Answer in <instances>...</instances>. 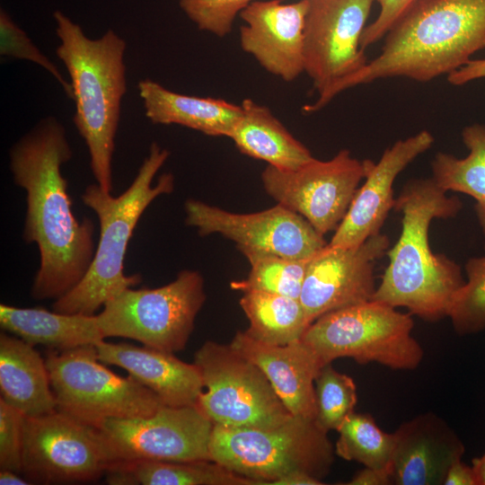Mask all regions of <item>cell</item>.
I'll return each instance as SVG.
<instances>
[{
  "label": "cell",
  "instance_id": "1",
  "mask_svg": "<svg viewBox=\"0 0 485 485\" xmlns=\"http://www.w3.org/2000/svg\"><path fill=\"white\" fill-rule=\"evenodd\" d=\"M64 127L55 118L40 121L10 150L14 183L26 191L22 238L36 243L40 268L31 295L36 300L61 297L84 278L95 252L94 225L72 211L61 166L72 157Z\"/></svg>",
  "mask_w": 485,
  "mask_h": 485
},
{
  "label": "cell",
  "instance_id": "2",
  "mask_svg": "<svg viewBox=\"0 0 485 485\" xmlns=\"http://www.w3.org/2000/svg\"><path fill=\"white\" fill-rule=\"evenodd\" d=\"M384 38L380 53L334 86L317 110L357 85L390 77L425 83L461 68L485 48V0H415Z\"/></svg>",
  "mask_w": 485,
  "mask_h": 485
},
{
  "label": "cell",
  "instance_id": "3",
  "mask_svg": "<svg viewBox=\"0 0 485 485\" xmlns=\"http://www.w3.org/2000/svg\"><path fill=\"white\" fill-rule=\"evenodd\" d=\"M462 207L459 198L448 196L432 177L412 179L403 186L393 206L401 214V231L386 252L389 263L373 300L405 307L428 322L448 316L465 281L454 260L432 251L428 233L433 219L454 217Z\"/></svg>",
  "mask_w": 485,
  "mask_h": 485
},
{
  "label": "cell",
  "instance_id": "4",
  "mask_svg": "<svg viewBox=\"0 0 485 485\" xmlns=\"http://www.w3.org/2000/svg\"><path fill=\"white\" fill-rule=\"evenodd\" d=\"M57 56L69 74L75 103L74 124L84 139L97 184L112 192V157L121 100L127 92L126 42L113 30L99 39L60 11L54 12Z\"/></svg>",
  "mask_w": 485,
  "mask_h": 485
},
{
  "label": "cell",
  "instance_id": "5",
  "mask_svg": "<svg viewBox=\"0 0 485 485\" xmlns=\"http://www.w3.org/2000/svg\"><path fill=\"white\" fill-rule=\"evenodd\" d=\"M169 154L167 149L153 143L134 181L118 197H113L98 184L85 188L81 198L99 219L98 245L84 278L70 291L56 299L53 311L94 315L108 301L141 282L139 274L128 276L124 273V260L128 242L144 211L157 197L173 190L174 178L171 173L161 175L156 184L152 185Z\"/></svg>",
  "mask_w": 485,
  "mask_h": 485
},
{
  "label": "cell",
  "instance_id": "6",
  "mask_svg": "<svg viewBox=\"0 0 485 485\" xmlns=\"http://www.w3.org/2000/svg\"><path fill=\"white\" fill-rule=\"evenodd\" d=\"M334 453L328 432L315 419L294 415L269 428L214 425L209 443L211 461L258 485L295 471L322 481Z\"/></svg>",
  "mask_w": 485,
  "mask_h": 485
},
{
  "label": "cell",
  "instance_id": "7",
  "mask_svg": "<svg viewBox=\"0 0 485 485\" xmlns=\"http://www.w3.org/2000/svg\"><path fill=\"white\" fill-rule=\"evenodd\" d=\"M410 313L376 300L327 313L312 322L302 340L322 366L340 357L375 362L395 370H412L424 351L412 336Z\"/></svg>",
  "mask_w": 485,
  "mask_h": 485
},
{
  "label": "cell",
  "instance_id": "8",
  "mask_svg": "<svg viewBox=\"0 0 485 485\" xmlns=\"http://www.w3.org/2000/svg\"><path fill=\"white\" fill-rule=\"evenodd\" d=\"M57 410L99 428L110 419L154 413L160 398L130 375L121 377L100 361L95 345L49 349L45 357Z\"/></svg>",
  "mask_w": 485,
  "mask_h": 485
},
{
  "label": "cell",
  "instance_id": "9",
  "mask_svg": "<svg viewBox=\"0 0 485 485\" xmlns=\"http://www.w3.org/2000/svg\"><path fill=\"white\" fill-rule=\"evenodd\" d=\"M205 301L202 276L185 269L156 288L125 289L108 301L95 318L104 339L127 338L175 353L184 349Z\"/></svg>",
  "mask_w": 485,
  "mask_h": 485
},
{
  "label": "cell",
  "instance_id": "10",
  "mask_svg": "<svg viewBox=\"0 0 485 485\" xmlns=\"http://www.w3.org/2000/svg\"><path fill=\"white\" fill-rule=\"evenodd\" d=\"M194 364L207 389L197 406L214 425L269 428L293 416L262 370L230 344L205 342Z\"/></svg>",
  "mask_w": 485,
  "mask_h": 485
},
{
  "label": "cell",
  "instance_id": "11",
  "mask_svg": "<svg viewBox=\"0 0 485 485\" xmlns=\"http://www.w3.org/2000/svg\"><path fill=\"white\" fill-rule=\"evenodd\" d=\"M114 463L101 431L58 410L24 417L22 472L31 483L92 481Z\"/></svg>",
  "mask_w": 485,
  "mask_h": 485
},
{
  "label": "cell",
  "instance_id": "12",
  "mask_svg": "<svg viewBox=\"0 0 485 485\" xmlns=\"http://www.w3.org/2000/svg\"><path fill=\"white\" fill-rule=\"evenodd\" d=\"M372 163L341 149L330 160L313 157L293 170L268 165L261 181L278 204L301 215L324 235L341 223Z\"/></svg>",
  "mask_w": 485,
  "mask_h": 485
},
{
  "label": "cell",
  "instance_id": "13",
  "mask_svg": "<svg viewBox=\"0 0 485 485\" xmlns=\"http://www.w3.org/2000/svg\"><path fill=\"white\" fill-rule=\"evenodd\" d=\"M213 428L214 423L197 405H162L147 417L110 419L98 428L117 463L211 461L209 443Z\"/></svg>",
  "mask_w": 485,
  "mask_h": 485
},
{
  "label": "cell",
  "instance_id": "14",
  "mask_svg": "<svg viewBox=\"0 0 485 485\" xmlns=\"http://www.w3.org/2000/svg\"><path fill=\"white\" fill-rule=\"evenodd\" d=\"M304 31V73L321 102L368 59L360 39L375 0H308Z\"/></svg>",
  "mask_w": 485,
  "mask_h": 485
},
{
  "label": "cell",
  "instance_id": "15",
  "mask_svg": "<svg viewBox=\"0 0 485 485\" xmlns=\"http://www.w3.org/2000/svg\"><path fill=\"white\" fill-rule=\"evenodd\" d=\"M185 211L186 224L196 227L200 235L220 234L236 242L239 250L304 259L328 243L304 217L280 204L256 213L238 214L189 199Z\"/></svg>",
  "mask_w": 485,
  "mask_h": 485
},
{
  "label": "cell",
  "instance_id": "16",
  "mask_svg": "<svg viewBox=\"0 0 485 485\" xmlns=\"http://www.w3.org/2000/svg\"><path fill=\"white\" fill-rule=\"evenodd\" d=\"M390 239L379 233L352 248L328 243L311 259L299 300L311 324L320 316L372 300L375 264L386 254Z\"/></svg>",
  "mask_w": 485,
  "mask_h": 485
},
{
  "label": "cell",
  "instance_id": "17",
  "mask_svg": "<svg viewBox=\"0 0 485 485\" xmlns=\"http://www.w3.org/2000/svg\"><path fill=\"white\" fill-rule=\"evenodd\" d=\"M256 0L240 13L241 48L269 74L291 82L304 72V31L308 0Z\"/></svg>",
  "mask_w": 485,
  "mask_h": 485
},
{
  "label": "cell",
  "instance_id": "18",
  "mask_svg": "<svg viewBox=\"0 0 485 485\" xmlns=\"http://www.w3.org/2000/svg\"><path fill=\"white\" fill-rule=\"evenodd\" d=\"M434 144V137L422 130L386 148L377 163H372L349 208L328 244L335 248L358 246L381 228L393 208V183L397 176Z\"/></svg>",
  "mask_w": 485,
  "mask_h": 485
},
{
  "label": "cell",
  "instance_id": "19",
  "mask_svg": "<svg viewBox=\"0 0 485 485\" xmlns=\"http://www.w3.org/2000/svg\"><path fill=\"white\" fill-rule=\"evenodd\" d=\"M393 436L391 464L396 485H441L465 451L455 432L430 411L401 424Z\"/></svg>",
  "mask_w": 485,
  "mask_h": 485
},
{
  "label": "cell",
  "instance_id": "20",
  "mask_svg": "<svg viewBox=\"0 0 485 485\" xmlns=\"http://www.w3.org/2000/svg\"><path fill=\"white\" fill-rule=\"evenodd\" d=\"M230 345L262 370L292 415L315 419L314 384L322 366L302 340L270 345L238 331Z\"/></svg>",
  "mask_w": 485,
  "mask_h": 485
},
{
  "label": "cell",
  "instance_id": "21",
  "mask_svg": "<svg viewBox=\"0 0 485 485\" xmlns=\"http://www.w3.org/2000/svg\"><path fill=\"white\" fill-rule=\"evenodd\" d=\"M96 349L100 361L126 370L128 375L154 392L164 405H197L203 392L199 368L180 360L174 353L104 340L96 345Z\"/></svg>",
  "mask_w": 485,
  "mask_h": 485
},
{
  "label": "cell",
  "instance_id": "22",
  "mask_svg": "<svg viewBox=\"0 0 485 485\" xmlns=\"http://www.w3.org/2000/svg\"><path fill=\"white\" fill-rule=\"evenodd\" d=\"M138 92L146 116L154 124H175L207 136L229 137L242 114L241 104L175 93L148 78L138 83Z\"/></svg>",
  "mask_w": 485,
  "mask_h": 485
},
{
  "label": "cell",
  "instance_id": "23",
  "mask_svg": "<svg viewBox=\"0 0 485 485\" xmlns=\"http://www.w3.org/2000/svg\"><path fill=\"white\" fill-rule=\"evenodd\" d=\"M0 391L25 417L57 410L45 358L34 346L6 332L0 334Z\"/></svg>",
  "mask_w": 485,
  "mask_h": 485
},
{
  "label": "cell",
  "instance_id": "24",
  "mask_svg": "<svg viewBox=\"0 0 485 485\" xmlns=\"http://www.w3.org/2000/svg\"><path fill=\"white\" fill-rule=\"evenodd\" d=\"M1 328L35 346L67 350L104 340L94 315L67 314L42 307L0 304Z\"/></svg>",
  "mask_w": 485,
  "mask_h": 485
},
{
  "label": "cell",
  "instance_id": "25",
  "mask_svg": "<svg viewBox=\"0 0 485 485\" xmlns=\"http://www.w3.org/2000/svg\"><path fill=\"white\" fill-rule=\"evenodd\" d=\"M241 107L229 136L241 153L281 170L298 168L313 158L268 107L251 99H244Z\"/></svg>",
  "mask_w": 485,
  "mask_h": 485
},
{
  "label": "cell",
  "instance_id": "26",
  "mask_svg": "<svg viewBox=\"0 0 485 485\" xmlns=\"http://www.w3.org/2000/svg\"><path fill=\"white\" fill-rule=\"evenodd\" d=\"M105 481L110 485H258L210 460L117 463L106 472Z\"/></svg>",
  "mask_w": 485,
  "mask_h": 485
},
{
  "label": "cell",
  "instance_id": "27",
  "mask_svg": "<svg viewBox=\"0 0 485 485\" xmlns=\"http://www.w3.org/2000/svg\"><path fill=\"white\" fill-rule=\"evenodd\" d=\"M469 150L463 158L438 152L431 162L432 179L444 190L455 191L475 199V212L485 236V125L472 124L462 131Z\"/></svg>",
  "mask_w": 485,
  "mask_h": 485
},
{
  "label": "cell",
  "instance_id": "28",
  "mask_svg": "<svg viewBox=\"0 0 485 485\" xmlns=\"http://www.w3.org/2000/svg\"><path fill=\"white\" fill-rule=\"evenodd\" d=\"M240 305L249 320L245 332L270 345H287L302 339L310 323L299 299L263 291H247Z\"/></svg>",
  "mask_w": 485,
  "mask_h": 485
},
{
  "label": "cell",
  "instance_id": "29",
  "mask_svg": "<svg viewBox=\"0 0 485 485\" xmlns=\"http://www.w3.org/2000/svg\"><path fill=\"white\" fill-rule=\"evenodd\" d=\"M240 251L250 262L251 270L245 279L231 283L233 289L263 291L299 299L313 256L296 259L261 251Z\"/></svg>",
  "mask_w": 485,
  "mask_h": 485
},
{
  "label": "cell",
  "instance_id": "30",
  "mask_svg": "<svg viewBox=\"0 0 485 485\" xmlns=\"http://www.w3.org/2000/svg\"><path fill=\"white\" fill-rule=\"evenodd\" d=\"M338 433L334 450L339 457L358 462L366 467L383 468L391 464L393 433L382 430L371 415L352 412Z\"/></svg>",
  "mask_w": 485,
  "mask_h": 485
},
{
  "label": "cell",
  "instance_id": "31",
  "mask_svg": "<svg viewBox=\"0 0 485 485\" xmlns=\"http://www.w3.org/2000/svg\"><path fill=\"white\" fill-rule=\"evenodd\" d=\"M314 385L317 424L327 432L338 431L357 401L354 380L330 363L321 367Z\"/></svg>",
  "mask_w": 485,
  "mask_h": 485
},
{
  "label": "cell",
  "instance_id": "32",
  "mask_svg": "<svg viewBox=\"0 0 485 485\" xmlns=\"http://www.w3.org/2000/svg\"><path fill=\"white\" fill-rule=\"evenodd\" d=\"M467 281L455 294L448 316L458 335L485 331V254L465 263Z\"/></svg>",
  "mask_w": 485,
  "mask_h": 485
},
{
  "label": "cell",
  "instance_id": "33",
  "mask_svg": "<svg viewBox=\"0 0 485 485\" xmlns=\"http://www.w3.org/2000/svg\"><path fill=\"white\" fill-rule=\"evenodd\" d=\"M0 55L26 59L40 66L57 81L66 96L73 99L70 82L66 81L57 66L38 48L26 32L3 9L0 12Z\"/></svg>",
  "mask_w": 485,
  "mask_h": 485
},
{
  "label": "cell",
  "instance_id": "34",
  "mask_svg": "<svg viewBox=\"0 0 485 485\" xmlns=\"http://www.w3.org/2000/svg\"><path fill=\"white\" fill-rule=\"evenodd\" d=\"M256 0H179L180 6L197 27L217 37L232 31L235 18Z\"/></svg>",
  "mask_w": 485,
  "mask_h": 485
},
{
  "label": "cell",
  "instance_id": "35",
  "mask_svg": "<svg viewBox=\"0 0 485 485\" xmlns=\"http://www.w3.org/2000/svg\"><path fill=\"white\" fill-rule=\"evenodd\" d=\"M24 415L0 399V470L22 472Z\"/></svg>",
  "mask_w": 485,
  "mask_h": 485
},
{
  "label": "cell",
  "instance_id": "36",
  "mask_svg": "<svg viewBox=\"0 0 485 485\" xmlns=\"http://www.w3.org/2000/svg\"><path fill=\"white\" fill-rule=\"evenodd\" d=\"M379 4L376 18L364 29L360 47L366 49L383 39L400 16L415 0H375Z\"/></svg>",
  "mask_w": 485,
  "mask_h": 485
},
{
  "label": "cell",
  "instance_id": "37",
  "mask_svg": "<svg viewBox=\"0 0 485 485\" xmlns=\"http://www.w3.org/2000/svg\"><path fill=\"white\" fill-rule=\"evenodd\" d=\"M348 485L392 484V464L383 468L366 467L357 472L347 483Z\"/></svg>",
  "mask_w": 485,
  "mask_h": 485
},
{
  "label": "cell",
  "instance_id": "38",
  "mask_svg": "<svg viewBox=\"0 0 485 485\" xmlns=\"http://www.w3.org/2000/svg\"><path fill=\"white\" fill-rule=\"evenodd\" d=\"M481 78H485V58L471 59L447 75L448 82L453 85H463Z\"/></svg>",
  "mask_w": 485,
  "mask_h": 485
},
{
  "label": "cell",
  "instance_id": "39",
  "mask_svg": "<svg viewBox=\"0 0 485 485\" xmlns=\"http://www.w3.org/2000/svg\"><path fill=\"white\" fill-rule=\"evenodd\" d=\"M443 485H478V481L472 466L458 460L449 467Z\"/></svg>",
  "mask_w": 485,
  "mask_h": 485
},
{
  "label": "cell",
  "instance_id": "40",
  "mask_svg": "<svg viewBox=\"0 0 485 485\" xmlns=\"http://www.w3.org/2000/svg\"><path fill=\"white\" fill-rule=\"evenodd\" d=\"M322 481L312 476L311 474L295 471L289 472L275 480L270 485H322Z\"/></svg>",
  "mask_w": 485,
  "mask_h": 485
},
{
  "label": "cell",
  "instance_id": "41",
  "mask_svg": "<svg viewBox=\"0 0 485 485\" xmlns=\"http://www.w3.org/2000/svg\"><path fill=\"white\" fill-rule=\"evenodd\" d=\"M1 485H28L32 484L26 478H22L18 472L9 470H0Z\"/></svg>",
  "mask_w": 485,
  "mask_h": 485
},
{
  "label": "cell",
  "instance_id": "42",
  "mask_svg": "<svg viewBox=\"0 0 485 485\" xmlns=\"http://www.w3.org/2000/svg\"><path fill=\"white\" fill-rule=\"evenodd\" d=\"M472 466L475 472L478 485H485V454L472 461Z\"/></svg>",
  "mask_w": 485,
  "mask_h": 485
}]
</instances>
